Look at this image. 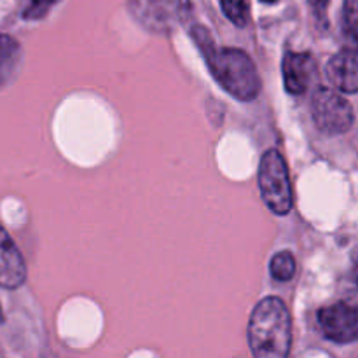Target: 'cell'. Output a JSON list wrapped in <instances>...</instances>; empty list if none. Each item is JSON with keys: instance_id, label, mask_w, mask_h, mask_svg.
Here are the masks:
<instances>
[{"instance_id": "6da1fadb", "label": "cell", "mask_w": 358, "mask_h": 358, "mask_svg": "<svg viewBox=\"0 0 358 358\" xmlns=\"http://www.w3.org/2000/svg\"><path fill=\"white\" fill-rule=\"evenodd\" d=\"M194 38L206 58L210 72L231 96L241 101H250L257 98L261 91V79H259L254 62L247 52L231 48L217 49L201 28H196Z\"/></svg>"}, {"instance_id": "7a4b0ae2", "label": "cell", "mask_w": 358, "mask_h": 358, "mask_svg": "<svg viewBox=\"0 0 358 358\" xmlns=\"http://www.w3.org/2000/svg\"><path fill=\"white\" fill-rule=\"evenodd\" d=\"M292 343L287 306L278 297H266L255 306L248 324V345L257 358H285Z\"/></svg>"}, {"instance_id": "3957f363", "label": "cell", "mask_w": 358, "mask_h": 358, "mask_svg": "<svg viewBox=\"0 0 358 358\" xmlns=\"http://www.w3.org/2000/svg\"><path fill=\"white\" fill-rule=\"evenodd\" d=\"M259 189L266 206L276 215H287L292 210V189L285 159L276 149L262 154L259 166Z\"/></svg>"}, {"instance_id": "277c9868", "label": "cell", "mask_w": 358, "mask_h": 358, "mask_svg": "<svg viewBox=\"0 0 358 358\" xmlns=\"http://www.w3.org/2000/svg\"><path fill=\"white\" fill-rule=\"evenodd\" d=\"M129 9L140 24L156 34L180 27L191 13L189 0H129Z\"/></svg>"}, {"instance_id": "5b68a950", "label": "cell", "mask_w": 358, "mask_h": 358, "mask_svg": "<svg viewBox=\"0 0 358 358\" xmlns=\"http://www.w3.org/2000/svg\"><path fill=\"white\" fill-rule=\"evenodd\" d=\"M311 112L318 128L329 135H343L350 131L355 122L352 105L341 94L325 86H320L315 91Z\"/></svg>"}, {"instance_id": "8992f818", "label": "cell", "mask_w": 358, "mask_h": 358, "mask_svg": "<svg viewBox=\"0 0 358 358\" xmlns=\"http://www.w3.org/2000/svg\"><path fill=\"white\" fill-rule=\"evenodd\" d=\"M318 324L325 338L339 345L353 343L358 336L357 310L346 303H338L318 311Z\"/></svg>"}, {"instance_id": "52a82bcc", "label": "cell", "mask_w": 358, "mask_h": 358, "mask_svg": "<svg viewBox=\"0 0 358 358\" xmlns=\"http://www.w3.org/2000/svg\"><path fill=\"white\" fill-rule=\"evenodd\" d=\"M283 80L290 94H303L317 77V63L308 52H287L283 58Z\"/></svg>"}, {"instance_id": "ba28073f", "label": "cell", "mask_w": 358, "mask_h": 358, "mask_svg": "<svg viewBox=\"0 0 358 358\" xmlns=\"http://www.w3.org/2000/svg\"><path fill=\"white\" fill-rule=\"evenodd\" d=\"M27 280V266L9 234L0 226V287L16 290Z\"/></svg>"}, {"instance_id": "9c48e42d", "label": "cell", "mask_w": 358, "mask_h": 358, "mask_svg": "<svg viewBox=\"0 0 358 358\" xmlns=\"http://www.w3.org/2000/svg\"><path fill=\"white\" fill-rule=\"evenodd\" d=\"M357 51L355 49H343L332 56L327 65L329 80L343 93L353 94L358 90V70H357Z\"/></svg>"}, {"instance_id": "30bf717a", "label": "cell", "mask_w": 358, "mask_h": 358, "mask_svg": "<svg viewBox=\"0 0 358 358\" xmlns=\"http://www.w3.org/2000/svg\"><path fill=\"white\" fill-rule=\"evenodd\" d=\"M21 66V48L9 35L0 34V86L14 79Z\"/></svg>"}, {"instance_id": "8fae6325", "label": "cell", "mask_w": 358, "mask_h": 358, "mask_svg": "<svg viewBox=\"0 0 358 358\" xmlns=\"http://www.w3.org/2000/svg\"><path fill=\"white\" fill-rule=\"evenodd\" d=\"M269 271L271 276L278 282H289L296 275V259L290 254L289 250H282L271 259V264H269Z\"/></svg>"}, {"instance_id": "7c38bea8", "label": "cell", "mask_w": 358, "mask_h": 358, "mask_svg": "<svg viewBox=\"0 0 358 358\" xmlns=\"http://www.w3.org/2000/svg\"><path fill=\"white\" fill-rule=\"evenodd\" d=\"M222 10L227 20L233 21L236 27H247L248 21V2L247 0H220Z\"/></svg>"}, {"instance_id": "4fadbf2b", "label": "cell", "mask_w": 358, "mask_h": 358, "mask_svg": "<svg viewBox=\"0 0 358 358\" xmlns=\"http://www.w3.org/2000/svg\"><path fill=\"white\" fill-rule=\"evenodd\" d=\"M58 2L59 0H30L27 9L23 10V17L24 20H41Z\"/></svg>"}, {"instance_id": "5bb4252c", "label": "cell", "mask_w": 358, "mask_h": 358, "mask_svg": "<svg viewBox=\"0 0 358 358\" xmlns=\"http://www.w3.org/2000/svg\"><path fill=\"white\" fill-rule=\"evenodd\" d=\"M329 2H331V0H310L311 14H313V20L320 31H325L329 28V17H327Z\"/></svg>"}, {"instance_id": "9a60e30c", "label": "cell", "mask_w": 358, "mask_h": 358, "mask_svg": "<svg viewBox=\"0 0 358 358\" xmlns=\"http://www.w3.org/2000/svg\"><path fill=\"white\" fill-rule=\"evenodd\" d=\"M345 30L350 38H357V0H345Z\"/></svg>"}, {"instance_id": "2e32d148", "label": "cell", "mask_w": 358, "mask_h": 358, "mask_svg": "<svg viewBox=\"0 0 358 358\" xmlns=\"http://www.w3.org/2000/svg\"><path fill=\"white\" fill-rule=\"evenodd\" d=\"M261 2H264V3H275V2H278V0H261Z\"/></svg>"}, {"instance_id": "e0dca14e", "label": "cell", "mask_w": 358, "mask_h": 358, "mask_svg": "<svg viewBox=\"0 0 358 358\" xmlns=\"http://www.w3.org/2000/svg\"><path fill=\"white\" fill-rule=\"evenodd\" d=\"M3 322V313H2V308H0V324Z\"/></svg>"}]
</instances>
